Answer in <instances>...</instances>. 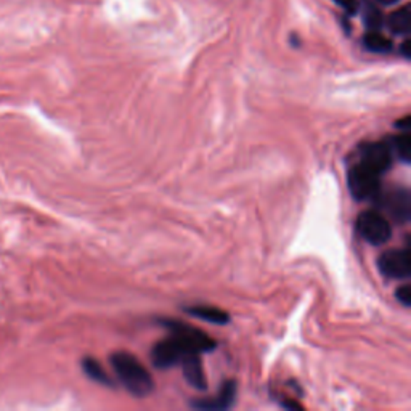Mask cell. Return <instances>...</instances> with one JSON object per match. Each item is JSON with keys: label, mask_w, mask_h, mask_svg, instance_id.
Masks as SVG:
<instances>
[{"label": "cell", "mask_w": 411, "mask_h": 411, "mask_svg": "<svg viewBox=\"0 0 411 411\" xmlns=\"http://www.w3.org/2000/svg\"><path fill=\"white\" fill-rule=\"evenodd\" d=\"M111 367H113L117 379L121 384L132 393V395L143 398L150 395L155 389V381L142 363L132 354L127 352H116L111 355Z\"/></svg>", "instance_id": "1"}, {"label": "cell", "mask_w": 411, "mask_h": 411, "mask_svg": "<svg viewBox=\"0 0 411 411\" xmlns=\"http://www.w3.org/2000/svg\"><path fill=\"white\" fill-rule=\"evenodd\" d=\"M357 232L367 243L383 246L392 237L391 222L378 210H365L357 217Z\"/></svg>", "instance_id": "2"}, {"label": "cell", "mask_w": 411, "mask_h": 411, "mask_svg": "<svg viewBox=\"0 0 411 411\" xmlns=\"http://www.w3.org/2000/svg\"><path fill=\"white\" fill-rule=\"evenodd\" d=\"M349 190L354 198L360 201L373 199L381 193V175L374 170L367 167L365 164L358 162L354 167H350L347 175Z\"/></svg>", "instance_id": "3"}, {"label": "cell", "mask_w": 411, "mask_h": 411, "mask_svg": "<svg viewBox=\"0 0 411 411\" xmlns=\"http://www.w3.org/2000/svg\"><path fill=\"white\" fill-rule=\"evenodd\" d=\"M376 208L384 209L398 224H407L411 217V195L407 188H395L389 193H379L374 199Z\"/></svg>", "instance_id": "4"}, {"label": "cell", "mask_w": 411, "mask_h": 411, "mask_svg": "<svg viewBox=\"0 0 411 411\" xmlns=\"http://www.w3.org/2000/svg\"><path fill=\"white\" fill-rule=\"evenodd\" d=\"M379 272L389 280H408L411 275V257L408 249H391L379 256Z\"/></svg>", "instance_id": "5"}, {"label": "cell", "mask_w": 411, "mask_h": 411, "mask_svg": "<svg viewBox=\"0 0 411 411\" xmlns=\"http://www.w3.org/2000/svg\"><path fill=\"white\" fill-rule=\"evenodd\" d=\"M393 161V151L391 142H378L367 145L362 151V164H365L367 167L374 170L376 174L383 175L384 172L391 169Z\"/></svg>", "instance_id": "6"}, {"label": "cell", "mask_w": 411, "mask_h": 411, "mask_svg": "<svg viewBox=\"0 0 411 411\" xmlns=\"http://www.w3.org/2000/svg\"><path fill=\"white\" fill-rule=\"evenodd\" d=\"M234 398H237V384L234 381H227L222 386L220 392L210 398H198V400H191V408L201 410V411H222L233 407Z\"/></svg>", "instance_id": "7"}, {"label": "cell", "mask_w": 411, "mask_h": 411, "mask_svg": "<svg viewBox=\"0 0 411 411\" xmlns=\"http://www.w3.org/2000/svg\"><path fill=\"white\" fill-rule=\"evenodd\" d=\"M181 371L186 379V383L191 387H195L196 391H206L208 389V381H206L204 368L201 363L199 354H188L180 362Z\"/></svg>", "instance_id": "8"}, {"label": "cell", "mask_w": 411, "mask_h": 411, "mask_svg": "<svg viewBox=\"0 0 411 411\" xmlns=\"http://www.w3.org/2000/svg\"><path fill=\"white\" fill-rule=\"evenodd\" d=\"M185 312L198 320L213 323V325H227L230 321V315L225 310L213 307V305H193V307H186Z\"/></svg>", "instance_id": "9"}, {"label": "cell", "mask_w": 411, "mask_h": 411, "mask_svg": "<svg viewBox=\"0 0 411 411\" xmlns=\"http://www.w3.org/2000/svg\"><path fill=\"white\" fill-rule=\"evenodd\" d=\"M387 26L397 36H408L411 29V8L410 5H403L398 10L391 13L387 20Z\"/></svg>", "instance_id": "10"}, {"label": "cell", "mask_w": 411, "mask_h": 411, "mask_svg": "<svg viewBox=\"0 0 411 411\" xmlns=\"http://www.w3.org/2000/svg\"><path fill=\"white\" fill-rule=\"evenodd\" d=\"M363 47L373 54H389L392 50V40L383 36L379 31H369L363 37Z\"/></svg>", "instance_id": "11"}, {"label": "cell", "mask_w": 411, "mask_h": 411, "mask_svg": "<svg viewBox=\"0 0 411 411\" xmlns=\"http://www.w3.org/2000/svg\"><path fill=\"white\" fill-rule=\"evenodd\" d=\"M82 369H84V373L89 376L92 381H95V383L102 384V386H107V387H113L114 383L113 379L109 378L108 373L105 371L103 367L100 365V363L95 360V358H84V362H82Z\"/></svg>", "instance_id": "12"}, {"label": "cell", "mask_w": 411, "mask_h": 411, "mask_svg": "<svg viewBox=\"0 0 411 411\" xmlns=\"http://www.w3.org/2000/svg\"><path fill=\"white\" fill-rule=\"evenodd\" d=\"M391 146L393 155L398 156V160L403 161L405 164H408L411 160V137L410 132H403L397 137L391 138Z\"/></svg>", "instance_id": "13"}, {"label": "cell", "mask_w": 411, "mask_h": 411, "mask_svg": "<svg viewBox=\"0 0 411 411\" xmlns=\"http://www.w3.org/2000/svg\"><path fill=\"white\" fill-rule=\"evenodd\" d=\"M363 21H365L368 31H379L384 26L383 13L371 2H365V5H363Z\"/></svg>", "instance_id": "14"}, {"label": "cell", "mask_w": 411, "mask_h": 411, "mask_svg": "<svg viewBox=\"0 0 411 411\" xmlns=\"http://www.w3.org/2000/svg\"><path fill=\"white\" fill-rule=\"evenodd\" d=\"M395 296L398 299V302L405 305V307H410L411 305V286L408 283L398 286V290L395 291Z\"/></svg>", "instance_id": "15"}, {"label": "cell", "mask_w": 411, "mask_h": 411, "mask_svg": "<svg viewBox=\"0 0 411 411\" xmlns=\"http://www.w3.org/2000/svg\"><path fill=\"white\" fill-rule=\"evenodd\" d=\"M334 4H338L344 11H347L350 15H355L358 11V2L357 0H334Z\"/></svg>", "instance_id": "16"}, {"label": "cell", "mask_w": 411, "mask_h": 411, "mask_svg": "<svg viewBox=\"0 0 411 411\" xmlns=\"http://www.w3.org/2000/svg\"><path fill=\"white\" fill-rule=\"evenodd\" d=\"M397 127L402 129L403 132H410V129H411V119H410V116H405L403 119L398 121L397 122Z\"/></svg>", "instance_id": "17"}, {"label": "cell", "mask_w": 411, "mask_h": 411, "mask_svg": "<svg viewBox=\"0 0 411 411\" xmlns=\"http://www.w3.org/2000/svg\"><path fill=\"white\" fill-rule=\"evenodd\" d=\"M400 54L403 55V58H410V40H405V42L402 44L400 47Z\"/></svg>", "instance_id": "18"}, {"label": "cell", "mask_w": 411, "mask_h": 411, "mask_svg": "<svg viewBox=\"0 0 411 411\" xmlns=\"http://www.w3.org/2000/svg\"><path fill=\"white\" fill-rule=\"evenodd\" d=\"M376 2H379L381 5H386V7H391V5L400 4L402 0H376Z\"/></svg>", "instance_id": "19"}]
</instances>
